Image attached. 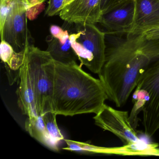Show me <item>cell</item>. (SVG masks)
Listing matches in <instances>:
<instances>
[{
    "label": "cell",
    "instance_id": "1",
    "mask_svg": "<svg viewBox=\"0 0 159 159\" xmlns=\"http://www.w3.org/2000/svg\"><path fill=\"white\" fill-rule=\"evenodd\" d=\"M159 58V39L144 34L126 35L107 47L106 59L98 74L108 99L120 107L126 104L141 75Z\"/></svg>",
    "mask_w": 159,
    "mask_h": 159
},
{
    "label": "cell",
    "instance_id": "2",
    "mask_svg": "<svg viewBox=\"0 0 159 159\" xmlns=\"http://www.w3.org/2000/svg\"><path fill=\"white\" fill-rule=\"evenodd\" d=\"M55 63L52 111L65 116L97 114L108 99L100 80L84 71L76 62Z\"/></svg>",
    "mask_w": 159,
    "mask_h": 159
},
{
    "label": "cell",
    "instance_id": "3",
    "mask_svg": "<svg viewBox=\"0 0 159 159\" xmlns=\"http://www.w3.org/2000/svg\"><path fill=\"white\" fill-rule=\"evenodd\" d=\"M134 106L129 119L134 128L142 112L144 134L152 137L159 129V58L141 75L133 94Z\"/></svg>",
    "mask_w": 159,
    "mask_h": 159
},
{
    "label": "cell",
    "instance_id": "4",
    "mask_svg": "<svg viewBox=\"0 0 159 159\" xmlns=\"http://www.w3.org/2000/svg\"><path fill=\"white\" fill-rule=\"evenodd\" d=\"M25 60L33 85L39 115L52 111L53 84L55 63L47 51L35 47L31 38L27 43Z\"/></svg>",
    "mask_w": 159,
    "mask_h": 159
},
{
    "label": "cell",
    "instance_id": "5",
    "mask_svg": "<svg viewBox=\"0 0 159 159\" xmlns=\"http://www.w3.org/2000/svg\"><path fill=\"white\" fill-rule=\"evenodd\" d=\"M77 32L70 35L71 46L80 62L90 71L98 74L106 59V33L95 24H75Z\"/></svg>",
    "mask_w": 159,
    "mask_h": 159
},
{
    "label": "cell",
    "instance_id": "6",
    "mask_svg": "<svg viewBox=\"0 0 159 159\" xmlns=\"http://www.w3.org/2000/svg\"><path fill=\"white\" fill-rule=\"evenodd\" d=\"M11 5L2 30L1 40L10 43L15 52L24 51L30 39L27 27L28 9L21 0H10Z\"/></svg>",
    "mask_w": 159,
    "mask_h": 159
},
{
    "label": "cell",
    "instance_id": "7",
    "mask_svg": "<svg viewBox=\"0 0 159 159\" xmlns=\"http://www.w3.org/2000/svg\"><path fill=\"white\" fill-rule=\"evenodd\" d=\"M93 119L97 126L114 134L124 145L140 141L130 122L128 111L118 110L105 104Z\"/></svg>",
    "mask_w": 159,
    "mask_h": 159
},
{
    "label": "cell",
    "instance_id": "8",
    "mask_svg": "<svg viewBox=\"0 0 159 159\" xmlns=\"http://www.w3.org/2000/svg\"><path fill=\"white\" fill-rule=\"evenodd\" d=\"M134 0H126L102 13L98 21L107 30V35L129 34L134 18Z\"/></svg>",
    "mask_w": 159,
    "mask_h": 159
},
{
    "label": "cell",
    "instance_id": "9",
    "mask_svg": "<svg viewBox=\"0 0 159 159\" xmlns=\"http://www.w3.org/2000/svg\"><path fill=\"white\" fill-rule=\"evenodd\" d=\"M101 14V0H73L61 10L59 16L68 24L95 25Z\"/></svg>",
    "mask_w": 159,
    "mask_h": 159
},
{
    "label": "cell",
    "instance_id": "10",
    "mask_svg": "<svg viewBox=\"0 0 159 159\" xmlns=\"http://www.w3.org/2000/svg\"><path fill=\"white\" fill-rule=\"evenodd\" d=\"M134 18L127 35L143 34L159 28V0H134Z\"/></svg>",
    "mask_w": 159,
    "mask_h": 159
},
{
    "label": "cell",
    "instance_id": "11",
    "mask_svg": "<svg viewBox=\"0 0 159 159\" xmlns=\"http://www.w3.org/2000/svg\"><path fill=\"white\" fill-rule=\"evenodd\" d=\"M18 82L19 86L16 91L17 104L22 113L29 117L39 116L35 92L25 59Z\"/></svg>",
    "mask_w": 159,
    "mask_h": 159
},
{
    "label": "cell",
    "instance_id": "12",
    "mask_svg": "<svg viewBox=\"0 0 159 159\" xmlns=\"http://www.w3.org/2000/svg\"><path fill=\"white\" fill-rule=\"evenodd\" d=\"M48 47L46 51L56 62L63 64L75 63L78 56L71 46L67 30H63L58 36L48 35L46 39Z\"/></svg>",
    "mask_w": 159,
    "mask_h": 159
},
{
    "label": "cell",
    "instance_id": "13",
    "mask_svg": "<svg viewBox=\"0 0 159 159\" xmlns=\"http://www.w3.org/2000/svg\"><path fill=\"white\" fill-rule=\"evenodd\" d=\"M25 128L32 137L50 149V143L46 132L43 115L28 117Z\"/></svg>",
    "mask_w": 159,
    "mask_h": 159
},
{
    "label": "cell",
    "instance_id": "14",
    "mask_svg": "<svg viewBox=\"0 0 159 159\" xmlns=\"http://www.w3.org/2000/svg\"><path fill=\"white\" fill-rule=\"evenodd\" d=\"M57 114L53 111H48L43 115L46 132L50 143V149L58 151V144L65 140L64 136L58 128L56 120Z\"/></svg>",
    "mask_w": 159,
    "mask_h": 159
},
{
    "label": "cell",
    "instance_id": "15",
    "mask_svg": "<svg viewBox=\"0 0 159 159\" xmlns=\"http://www.w3.org/2000/svg\"><path fill=\"white\" fill-rule=\"evenodd\" d=\"M64 140L66 143L67 147L63 148V149L86 154H110V148L98 147L88 143L79 142L70 139H65Z\"/></svg>",
    "mask_w": 159,
    "mask_h": 159
},
{
    "label": "cell",
    "instance_id": "16",
    "mask_svg": "<svg viewBox=\"0 0 159 159\" xmlns=\"http://www.w3.org/2000/svg\"><path fill=\"white\" fill-rule=\"evenodd\" d=\"M64 0H49L45 15L48 16L59 15Z\"/></svg>",
    "mask_w": 159,
    "mask_h": 159
},
{
    "label": "cell",
    "instance_id": "17",
    "mask_svg": "<svg viewBox=\"0 0 159 159\" xmlns=\"http://www.w3.org/2000/svg\"><path fill=\"white\" fill-rule=\"evenodd\" d=\"M126 0H101V10L102 13L106 11L113 6Z\"/></svg>",
    "mask_w": 159,
    "mask_h": 159
},
{
    "label": "cell",
    "instance_id": "18",
    "mask_svg": "<svg viewBox=\"0 0 159 159\" xmlns=\"http://www.w3.org/2000/svg\"><path fill=\"white\" fill-rule=\"evenodd\" d=\"M146 35L147 38L150 39H159V28L149 30L146 33H143Z\"/></svg>",
    "mask_w": 159,
    "mask_h": 159
},
{
    "label": "cell",
    "instance_id": "19",
    "mask_svg": "<svg viewBox=\"0 0 159 159\" xmlns=\"http://www.w3.org/2000/svg\"><path fill=\"white\" fill-rule=\"evenodd\" d=\"M72 1H73V0H64V3H63V6H62V9L64 8V7H66L68 4H69ZM62 9H61V10H62Z\"/></svg>",
    "mask_w": 159,
    "mask_h": 159
}]
</instances>
